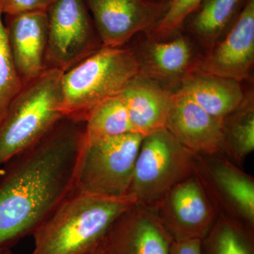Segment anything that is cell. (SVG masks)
<instances>
[{
  "instance_id": "obj_1",
  "label": "cell",
  "mask_w": 254,
  "mask_h": 254,
  "mask_svg": "<svg viewBox=\"0 0 254 254\" xmlns=\"http://www.w3.org/2000/svg\"><path fill=\"white\" fill-rule=\"evenodd\" d=\"M86 123L63 117L0 170V251L33 234L77 190Z\"/></svg>"
},
{
  "instance_id": "obj_2",
  "label": "cell",
  "mask_w": 254,
  "mask_h": 254,
  "mask_svg": "<svg viewBox=\"0 0 254 254\" xmlns=\"http://www.w3.org/2000/svg\"><path fill=\"white\" fill-rule=\"evenodd\" d=\"M135 203L131 195L108 197L76 190L33 234L31 254H91Z\"/></svg>"
},
{
  "instance_id": "obj_3",
  "label": "cell",
  "mask_w": 254,
  "mask_h": 254,
  "mask_svg": "<svg viewBox=\"0 0 254 254\" xmlns=\"http://www.w3.org/2000/svg\"><path fill=\"white\" fill-rule=\"evenodd\" d=\"M139 66L128 46H102L63 73L61 80L64 116L86 121L97 105L120 95Z\"/></svg>"
},
{
  "instance_id": "obj_4",
  "label": "cell",
  "mask_w": 254,
  "mask_h": 254,
  "mask_svg": "<svg viewBox=\"0 0 254 254\" xmlns=\"http://www.w3.org/2000/svg\"><path fill=\"white\" fill-rule=\"evenodd\" d=\"M63 71L46 69L23 85L0 122V167L36 143L64 116Z\"/></svg>"
},
{
  "instance_id": "obj_5",
  "label": "cell",
  "mask_w": 254,
  "mask_h": 254,
  "mask_svg": "<svg viewBox=\"0 0 254 254\" xmlns=\"http://www.w3.org/2000/svg\"><path fill=\"white\" fill-rule=\"evenodd\" d=\"M193 155L167 128L144 136L128 194L152 210L173 187L194 175Z\"/></svg>"
},
{
  "instance_id": "obj_6",
  "label": "cell",
  "mask_w": 254,
  "mask_h": 254,
  "mask_svg": "<svg viewBox=\"0 0 254 254\" xmlns=\"http://www.w3.org/2000/svg\"><path fill=\"white\" fill-rule=\"evenodd\" d=\"M144 136L135 133L86 141L77 191L108 197L128 194Z\"/></svg>"
},
{
  "instance_id": "obj_7",
  "label": "cell",
  "mask_w": 254,
  "mask_h": 254,
  "mask_svg": "<svg viewBox=\"0 0 254 254\" xmlns=\"http://www.w3.org/2000/svg\"><path fill=\"white\" fill-rule=\"evenodd\" d=\"M127 46L134 55L139 73L173 93L198 71L205 53L183 28L164 36L139 33Z\"/></svg>"
},
{
  "instance_id": "obj_8",
  "label": "cell",
  "mask_w": 254,
  "mask_h": 254,
  "mask_svg": "<svg viewBox=\"0 0 254 254\" xmlns=\"http://www.w3.org/2000/svg\"><path fill=\"white\" fill-rule=\"evenodd\" d=\"M46 13L47 69L66 72L103 46L86 0H54Z\"/></svg>"
},
{
  "instance_id": "obj_9",
  "label": "cell",
  "mask_w": 254,
  "mask_h": 254,
  "mask_svg": "<svg viewBox=\"0 0 254 254\" xmlns=\"http://www.w3.org/2000/svg\"><path fill=\"white\" fill-rule=\"evenodd\" d=\"M194 175L218 217L254 230V180L222 154H195Z\"/></svg>"
},
{
  "instance_id": "obj_10",
  "label": "cell",
  "mask_w": 254,
  "mask_h": 254,
  "mask_svg": "<svg viewBox=\"0 0 254 254\" xmlns=\"http://www.w3.org/2000/svg\"><path fill=\"white\" fill-rule=\"evenodd\" d=\"M150 210L174 240H201L218 218L195 175L175 185Z\"/></svg>"
},
{
  "instance_id": "obj_11",
  "label": "cell",
  "mask_w": 254,
  "mask_h": 254,
  "mask_svg": "<svg viewBox=\"0 0 254 254\" xmlns=\"http://www.w3.org/2000/svg\"><path fill=\"white\" fill-rule=\"evenodd\" d=\"M104 47L127 46L139 33L151 31L170 1L160 0H86Z\"/></svg>"
},
{
  "instance_id": "obj_12",
  "label": "cell",
  "mask_w": 254,
  "mask_h": 254,
  "mask_svg": "<svg viewBox=\"0 0 254 254\" xmlns=\"http://www.w3.org/2000/svg\"><path fill=\"white\" fill-rule=\"evenodd\" d=\"M254 65V0L221 39L205 52L198 71L240 81L252 76Z\"/></svg>"
},
{
  "instance_id": "obj_13",
  "label": "cell",
  "mask_w": 254,
  "mask_h": 254,
  "mask_svg": "<svg viewBox=\"0 0 254 254\" xmlns=\"http://www.w3.org/2000/svg\"><path fill=\"white\" fill-rule=\"evenodd\" d=\"M173 241L153 212L135 203L110 227L103 254H170Z\"/></svg>"
},
{
  "instance_id": "obj_14",
  "label": "cell",
  "mask_w": 254,
  "mask_h": 254,
  "mask_svg": "<svg viewBox=\"0 0 254 254\" xmlns=\"http://www.w3.org/2000/svg\"><path fill=\"white\" fill-rule=\"evenodd\" d=\"M222 121L214 118L182 90L175 92L166 128L182 145L200 155L221 154Z\"/></svg>"
},
{
  "instance_id": "obj_15",
  "label": "cell",
  "mask_w": 254,
  "mask_h": 254,
  "mask_svg": "<svg viewBox=\"0 0 254 254\" xmlns=\"http://www.w3.org/2000/svg\"><path fill=\"white\" fill-rule=\"evenodd\" d=\"M4 23L15 67L23 85L26 84L47 69L46 11L5 15Z\"/></svg>"
},
{
  "instance_id": "obj_16",
  "label": "cell",
  "mask_w": 254,
  "mask_h": 254,
  "mask_svg": "<svg viewBox=\"0 0 254 254\" xmlns=\"http://www.w3.org/2000/svg\"><path fill=\"white\" fill-rule=\"evenodd\" d=\"M173 93L141 73L132 78L120 94L132 133L145 136L166 128Z\"/></svg>"
},
{
  "instance_id": "obj_17",
  "label": "cell",
  "mask_w": 254,
  "mask_h": 254,
  "mask_svg": "<svg viewBox=\"0 0 254 254\" xmlns=\"http://www.w3.org/2000/svg\"><path fill=\"white\" fill-rule=\"evenodd\" d=\"M179 90L222 122L242 104L247 93L240 81L198 70L189 76Z\"/></svg>"
},
{
  "instance_id": "obj_18",
  "label": "cell",
  "mask_w": 254,
  "mask_h": 254,
  "mask_svg": "<svg viewBox=\"0 0 254 254\" xmlns=\"http://www.w3.org/2000/svg\"><path fill=\"white\" fill-rule=\"evenodd\" d=\"M248 0H203L185 20L182 28L205 52L225 36Z\"/></svg>"
},
{
  "instance_id": "obj_19",
  "label": "cell",
  "mask_w": 254,
  "mask_h": 254,
  "mask_svg": "<svg viewBox=\"0 0 254 254\" xmlns=\"http://www.w3.org/2000/svg\"><path fill=\"white\" fill-rule=\"evenodd\" d=\"M221 154L240 165L254 150V90L246 93L242 104L222 123Z\"/></svg>"
},
{
  "instance_id": "obj_20",
  "label": "cell",
  "mask_w": 254,
  "mask_h": 254,
  "mask_svg": "<svg viewBox=\"0 0 254 254\" xmlns=\"http://www.w3.org/2000/svg\"><path fill=\"white\" fill-rule=\"evenodd\" d=\"M200 246L202 254H254V230L218 217Z\"/></svg>"
},
{
  "instance_id": "obj_21",
  "label": "cell",
  "mask_w": 254,
  "mask_h": 254,
  "mask_svg": "<svg viewBox=\"0 0 254 254\" xmlns=\"http://www.w3.org/2000/svg\"><path fill=\"white\" fill-rule=\"evenodd\" d=\"M85 123L87 139H103L132 133L127 108L120 95L97 105Z\"/></svg>"
},
{
  "instance_id": "obj_22",
  "label": "cell",
  "mask_w": 254,
  "mask_h": 254,
  "mask_svg": "<svg viewBox=\"0 0 254 254\" xmlns=\"http://www.w3.org/2000/svg\"><path fill=\"white\" fill-rule=\"evenodd\" d=\"M0 8V122L9 103L23 86L15 67Z\"/></svg>"
},
{
  "instance_id": "obj_23",
  "label": "cell",
  "mask_w": 254,
  "mask_h": 254,
  "mask_svg": "<svg viewBox=\"0 0 254 254\" xmlns=\"http://www.w3.org/2000/svg\"><path fill=\"white\" fill-rule=\"evenodd\" d=\"M203 0H172L166 12L150 33L164 36L182 28L185 20L198 7Z\"/></svg>"
},
{
  "instance_id": "obj_24",
  "label": "cell",
  "mask_w": 254,
  "mask_h": 254,
  "mask_svg": "<svg viewBox=\"0 0 254 254\" xmlns=\"http://www.w3.org/2000/svg\"><path fill=\"white\" fill-rule=\"evenodd\" d=\"M53 1L54 0H0V8L4 15L46 11Z\"/></svg>"
},
{
  "instance_id": "obj_25",
  "label": "cell",
  "mask_w": 254,
  "mask_h": 254,
  "mask_svg": "<svg viewBox=\"0 0 254 254\" xmlns=\"http://www.w3.org/2000/svg\"><path fill=\"white\" fill-rule=\"evenodd\" d=\"M170 254H202L200 240H174Z\"/></svg>"
},
{
  "instance_id": "obj_26",
  "label": "cell",
  "mask_w": 254,
  "mask_h": 254,
  "mask_svg": "<svg viewBox=\"0 0 254 254\" xmlns=\"http://www.w3.org/2000/svg\"><path fill=\"white\" fill-rule=\"evenodd\" d=\"M105 240V239H104ZM104 240L100 244L99 246L91 254H103L104 252L105 242Z\"/></svg>"
},
{
  "instance_id": "obj_27",
  "label": "cell",
  "mask_w": 254,
  "mask_h": 254,
  "mask_svg": "<svg viewBox=\"0 0 254 254\" xmlns=\"http://www.w3.org/2000/svg\"><path fill=\"white\" fill-rule=\"evenodd\" d=\"M0 254H14L11 250H4L0 251Z\"/></svg>"
},
{
  "instance_id": "obj_28",
  "label": "cell",
  "mask_w": 254,
  "mask_h": 254,
  "mask_svg": "<svg viewBox=\"0 0 254 254\" xmlns=\"http://www.w3.org/2000/svg\"><path fill=\"white\" fill-rule=\"evenodd\" d=\"M160 1H172V0H160Z\"/></svg>"
}]
</instances>
